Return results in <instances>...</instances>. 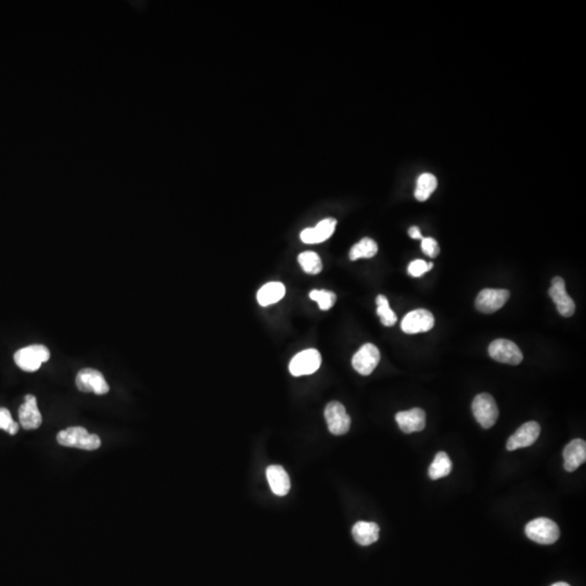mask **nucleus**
Returning a JSON list of instances; mask_svg holds the SVG:
<instances>
[{
    "mask_svg": "<svg viewBox=\"0 0 586 586\" xmlns=\"http://www.w3.org/2000/svg\"><path fill=\"white\" fill-rule=\"evenodd\" d=\"M50 352L42 344L25 346L20 349L15 354V362L17 367L27 372H34L48 362Z\"/></svg>",
    "mask_w": 586,
    "mask_h": 586,
    "instance_id": "7ed1b4c3",
    "label": "nucleus"
},
{
    "mask_svg": "<svg viewBox=\"0 0 586 586\" xmlns=\"http://www.w3.org/2000/svg\"><path fill=\"white\" fill-rule=\"evenodd\" d=\"M20 426L24 430H35L42 426L43 416L37 406V400L32 394H27L24 403L19 409Z\"/></svg>",
    "mask_w": 586,
    "mask_h": 586,
    "instance_id": "4468645a",
    "label": "nucleus"
},
{
    "mask_svg": "<svg viewBox=\"0 0 586 586\" xmlns=\"http://www.w3.org/2000/svg\"><path fill=\"white\" fill-rule=\"evenodd\" d=\"M59 444L66 448L95 451L101 446V440L97 434L88 432L83 427H70L60 431L57 436Z\"/></svg>",
    "mask_w": 586,
    "mask_h": 586,
    "instance_id": "f257e3e1",
    "label": "nucleus"
},
{
    "mask_svg": "<svg viewBox=\"0 0 586 586\" xmlns=\"http://www.w3.org/2000/svg\"><path fill=\"white\" fill-rule=\"evenodd\" d=\"M285 295L286 287L281 282H268L258 290V301L262 307H268L279 302Z\"/></svg>",
    "mask_w": 586,
    "mask_h": 586,
    "instance_id": "aec40b11",
    "label": "nucleus"
},
{
    "mask_svg": "<svg viewBox=\"0 0 586 586\" xmlns=\"http://www.w3.org/2000/svg\"><path fill=\"white\" fill-rule=\"evenodd\" d=\"M409 235L411 238L413 239H423V235H421L420 229L419 227L413 226L409 229Z\"/></svg>",
    "mask_w": 586,
    "mask_h": 586,
    "instance_id": "c756f323",
    "label": "nucleus"
},
{
    "mask_svg": "<svg viewBox=\"0 0 586 586\" xmlns=\"http://www.w3.org/2000/svg\"><path fill=\"white\" fill-rule=\"evenodd\" d=\"M298 261H299L300 265L307 274L316 275L323 270V263H321V258H319L318 254H315L313 251H305L303 254H300Z\"/></svg>",
    "mask_w": 586,
    "mask_h": 586,
    "instance_id": "b1692460",
    "label": "nucleus"
},
{
    "mask_svg": "<svg viewBox=\"0 0 586 586\" xmlns=\"http://www.w3.org/2000/svg\"><path fill=\"white\" fill-rule=\"evenodd\" d=\"M336 226L337 219H325L319 221L318 224L313 228H307L302 230L300 238L305 244H321V242H324L332 236Z\"/></svg>",
    "mask_w": 586,
    "mask_h": 586,
    "instance_id": "dca6fc26",
    "label": "nucleus"
},
{
    "mask_svg": "<svg viewBox=\"0 0 586 586\" xmlns=\"http://www.w3.org/2000/svg\"><path fill=\"white\" fill-rule=\"evenodd\" d=\"M377 303V314L380 317L382 324L387 327L393 326L397 321V315L392 311L389 305L387 297L383 295H379L376 299Z\"/></svg>",
    "mask_w": 586,
    "mask_h": 586,
    "instance_id": "393cba45",
    "label": "nucleus"
},
{
    "mask_svg": "<svg viewBox=\"0 0 586 586\" xmlns=\"http://www.w3.org/2000/svg\"><path fill=\"white\" fill-rule=\"evenodd\" d=\"M552 586H570L568 583H564V582H558V583L552 584Z\"/></svg>",
    "mask_w": 586,
    "mask_h": 586,
    "instance_id": "2f4dec72",
    "label": "nucleus"
},
{
    "mask_svg": "<svg viewBox=\"0 0 586 586\" xmlns=\"http://www.w3.org/2000/svg\"><path fill=\"white\" fill-rule=\"evenodd\" d=\"M19 429H20V423H15V421H13V425H11V426H10L9 430H8V433H9V434H11V436H15V434H17V431H19Z\"/></svg>",
    "mask_w": 586,
    "mask_h": 586,
    "instance_id": "7c9ffc66",
    "label": "nucleus"
},
{
    "mask_svg": "<svg viewBox=\"0 0 586 586\" xmlns=\"http://www.w3.org/2000/svg\"><path fill=\"white\" fill-rule=\"evenodd\" d=\"M266 477H268L272 493L278 497L287 495L290 490V479L287 471L281 466H277V464L270 466L266 469Z\"/></svg>",
    "mask_w": 586,
    "mask_h": 586,
    "instance_id": "a211bd4d",
    "label": "nucleus"
},
{
    "mask_svg": "<svg viewBox=\"0 0 586 586\" xmlns=\"http://www.w3.org/2000/svg\"><path fill=\"white\" fill-rule=\"evenodd\" d=\"M309 298L317 302L319 309L323 311L330 309L337 301V295L328 290H313L309 292Z\"/></svg>",
    "mask_w": 586,
    "mask_h": 586,
    "instance_id": "a878e982",
    "label": "nucleus"
},
{
    "mask_svg": "<svg viewBox=\"0 0 586 586\" xmlns=\"http://www.w3.org/2000/svg\"><path fill=\"white\" fill-rule=\"evenodd\" d=\"M453 464L450 456L446 452H439L429 467L428 474L430 479L438 480L448 477L452 471Z\"/></svg>",
    "mask_w": 586,
    "mask_h": 586,
    "instance_id": "412c9836",
    "label": "nucleus"
},
{
    "mask_svg": "<svg viewBox=\"0 0 586 586\" xmlns=\"http://www.w3.org/2000/svg\"><path fill=\"white\" fill-rule=\"evenodd\" d=\"M540 433L541 427L536 421L523 423L522 426L507 441V450L516 451L518 448L533 446L540 437Z\"/></svg>",
    "mask_w": 586,
    "mask_h": 586,
    "instance_id": "ddd939ff",
    "label": "nucleus"
},
{
    "mask_svg": "<svg viewBox=\"0 0 586 586\" xmlns=\"http://www.w3.org/2000/svg\"><path fill=\"white\" fill-rule=\"evenodd\" d=\"M321 365V356L315 349L302 351L292 358L289 364V370L292 376L312 375L319 369Z\"/></svg>",
    "mask_w": 586,
    "mask_h": 586,
    "instance_id": "423d86ee",
    "label": "nucleus"
},
{
    "mask_svg": "<svg viewBox=\"0 0 586 586\" xmlns=\"http://www.w3.org/2000/svg\"><path fill=\"white\" fill-rule=\"evenodd\" d=\"M474 418L482 428L490 429L497 423L499 418V407L492 395L481 393L474 397L471 405Z\"/></svg>",
    "mask_w": 586,
    "mask_h": 586,
    "instance_id": "20e7f679",
    "label": "nucleus"
},
{
    "mask_svg": "<svg viewBox=\"0 0 586 586\" xmlns=\"http://www.w3.org/2000/svg\"><path fill=\"white\" fill-rule=\"evenodd\" d=\"M379 525L375 522L358 521L352 529L353 538L362 546H368L379 539Z\"/></svg>",
    "mask_w": 586,
    "mask_h": 586,
    "instance_id": "6ab92c4d",
    "label": "nucleus"
},
{
    "mask_svg": "<svg viewBox=\"0 0 586 586\" xmlns=\"http://www.w3.org/2000/svg\"><path fill=\"white\" fill-rule=\"evenodd\" d=\"M548 295L552 298L558 313L564 317H571L576 312V303L566 290V282L559 276L552 279V287L548 290Z\"/></svg>",
    "mask_w": 586,
    "mask_h": 586,
    "instance_id": "f8f14e48",
    "label": "nucleus"
},
{
    "mask_svg": "<svg viewBox=\"0 0 586 586\" xmlns=\"http://www.w3.org/2000/svg\"><path fill=\"white\" fill-rule=\"evenodd\" d=\"M421 249H423V254L428 256L429 258H437L440 254V247L436 239L433 238H423L421 239Z\"/></svg>",
    "mask_w": 586,
    "mask_h": 586,
    "instance_id": "bb28decb",
    "label": "nucleus"
},
{
    "mask_svg": "<svg viewBox=\"0 0 586 586\" xmlns=\"http://www.w3.org/2000/svg\"><path fill=\"white\" fill-rule=\"evenodd\" d=\"M433 268V263H428V270H431Z\"/></svg>",
    "mask_w": 586,
    "mask_h": 586,
    "instance_id": "473e14b6",
    "label": "nucleus"
},
{
    "mask_svg": "<svg viewBox=\"0 0 586 586\" xmlns=\"http://www.w3.org/2000/svg\"><path fill=\"white\" fill-rule=\"evenodd\" d=\"M434 316L428 309H418L409 312L402 321V330L409 335L427 332L434 327Z\"/></svg>",
    "mask_w": 586,
    "mask_h": 586,
    "instance_id": "1a4fd4ad",
    "label": "nucleus"
},
{
    "mask_svg": "<svg viewBox=\"0 0 586 586\" xmlns=\"http://www.w3.org/2000/svg\"><path fill=\"white\" fill-rule=\"evenodd\" d=\"M437 187H438V180L436 176L430 173L423 174L417 180L415 198L420 202L427 201L432 193L436 191Z\"/></svg>",
    "mask_w": 586,
    "mask_h": 586,
    "instance_id": "4be33fe9",
    "label": "nucleus"
},
{
    "mask_svg": "<svg viewBox=\"0 0 586 586\" xmlns=\"http://www.w3.org/2000/svg\"><path fill=\"white\" fill-rule=\"evenodd\" d=\"M380 362V352L372 343H366L353 356V368L362 376H369Z\"/></svg>",
    "mask_w": 586,
    "mask_h": 586,
    "instance_id": "9b49d317",
    "label": "nucleus"
},
{
    "mask_svg": "<svg viewBox=\"0 0 586 586\" xmlns=\"http://www.w3.org/2000/svg\"><path fill=\"white\" fill-rule=\"evenodd\" d=\"M525 535L533 542L550 545L557 542L560 536L557 523L548 518H536L525 525Z\"/></svg>",
    "mask_w": 586,
    "mask_h": 586,
    "instance_id": "f03ea898",
    "label": "nucleus"
},
{
    "mask_svg": "<svg viewBox=\"0 0 586 586\" xmlns=\"http://www.w3.org/2000/svg\"><path fill=\"white\" fill-rule=\"evenodd\" d=\"M378 246L375 241L370 238H364L354 244L350 251V260L356 261L358 258H370L377 254Z\"/></svg>",
    "mask_w": 586,
    "mask_h": 586,
    "instance_id": "5701e85b",
    "label": "nucleus"
},
{
    "mask_svg": "<svg viewBox=\"0 0 586 586\" xmlns=\"http://www.w3.org/2000/svg\"><path fill=\"white\" fill-rule=\"evenodd\" d=\"M13 421L15 420H13L9 409H5V407H0V429L8 432Z\"/></svg>",
    "mask_w": 586,
    "mask_h": 586,
    "instance_id": "c85d7f7f",
    "label": "nucleus"
},
{
    "mask_svg": "<svg viewBox=\"0 0 586 586\" xmlns=\"http://www.w3.org/2000/svg\"><path fill=\"white\" fill-rule=\"evenodd\" d=\"M489 354L494 360L508 365H519L523 360V354L516 343L507 339H497L489 346Z\"/></svg>",
    "mask_w": 586,
    "mask_h": 586,
    "instance_id": "39448f33",
    "label": "nucleus"
},
{
    "mask_svg": "<svg viewBox=\"0 0 586 586\" xmlns=\"http://www.w3.org/2000/svg\"><path fill=\"white\" fill-rule=\"evenodd\" d=\"M564 467L568 472H573L586 460V443L581 439L572 440L564 450Z\"/></svg>",
    "mask_w": 586,
    "mask_h": 586,
    "instance_id": "f3484780",
    "label": "nucleus"
},
{
    "mask_svg": "<svg viewBox=\"0 0 586 586\" xmlns=\"http://www.w3.org/2000/svg\"><path fill=\"white\" fill-rule=\"evenodd\" d=\"M509 297L508 290L483 289L476 299V307L484 314H492L506 305Z\"/></svg>",
    "mask_w": 586,
    "mask_h": 586,
    "instance_id": "9d476101",
    "label": "nucleus"
},
{
    "mask_svg": "<svg viewBox=\"0 0 586 586\" xmlns=\"http://www.w3.org/2000/svg\"><path fill=\"white\" fill-rule=\"evenodd\" d=\"M76 387L82 392H93L97 395H103L110 391L105 376L93 368L80 370L75 380Z\"/></svg>",
    "mask_w": 586,
    "mask_h": 586,
    "instance_id": "6e6552de",
    "label": "nucleus"
},
{
    "mask_svg": "<svg viewBox=\"0 0 586 586\" xmlns=\"http://www.w3.org/2000/svg\"><path fill=\"white\" fill-rule=\"evenodd\" d=\"M395 420L404 433L419 432L426 427V413L421 409L400 411L395 415Z\"/></svg>",
    "mask_w": 586,
    "mask_h": 586,
    "instance_id": "2eb2a0df",
    "label": "nucleus"
},
{
    "mask_svg": "<svg viewBox=\"0 0 586 586\" xmlns=\"http://www.w3.org/2000/svg\"><path fill=\"white\" fill-rule=\"evenodd\" d=\"M325 419L329 431L335 436H342L350 430L351 418L346 407L339 402H330L325 409Z\"/></svg>",
    "mask_w": 586,
    "mask_h": 586,
    "instance_id": "0eeeda50",
    "label": "nucleus"
},
{
    "mask_svg": "<svg viewBox=\"0 0 586 586\" xmlns=\"http://www.w3.org/2000/svg\"><path fill=\"white\" fill-rule=\"evenodd\" d=\"M409 275L413 277H421L425 272H428V263L423 260H415L409 265Z\"/></svg>",
    "mask_w": 586,
    "mask_h": 586,
    "instance_id": "cd10ccee",
    "label": "nucleus"
}]
</instances>
